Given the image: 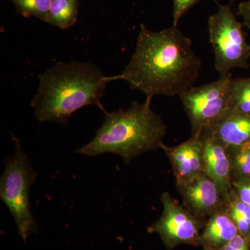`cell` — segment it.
Instances as JSON below:
<instances>
[{
	"mask_svg": "<svg viewBox=\"0 0 250 250\" xmlns=\"http://www.w3.org/2000/svg\"><path fill=\"white\" fill-rule=\"evenodd\" d=\"M161 149L170 159L177 185L205 172L201 136H192L175 147H169L164 144Z\"/></svg>",
	"mask_w": 250,
	"mask_h": 250,
	"instance_id": "30bf717a",
	"label": "cell"
},
{
	"mask_svg": "<svg viewBox=\"0 0 250 250\" xmlns=\"http://www.w3.org/2000/svg\"><path fill=\"white\" fill-rule=\"evenodd\" d=\"M230 111L250 116V77L231 81Z\"/></svg>",
	"mask_w": 250,
	"mask_h": 250,
	"instance_id": "9a60e30c",
	"label": "cell"
},
{
	"mask_svg": "<svg viewBox=\"0 0 250 250\" xmlns=\"http://www.w3.org/2000/svg\"><path fill=\"white\" fill-rule=\"evenodd\" d=\"M39 89L31 106L41 123L66 124L72 113L101 103L106 85L111 82L98 66L87 62H59L39 76Z\"/></svg>",
	"mask_w": 250,
	"mask_h": 250,
	"instance_id": "7a4b0ae2",
	"label": "cell"
},
{
	"mask_svg": "<svg viewBox=\"0 0 250 250\" xmlns=\"http://www.w3.org/2000/svg\"><path fill=\"white\" fill-rule=\"evenodd\" d=\"M238 228L230 215L221 209L210 217L202 232V246L220 249L238 235Z\"/></svg>",
	"mask_w": 250,
	"mask_h": 250,
	"instance_id": "7c38bea8",
	"label": "cell"
},
{
	"mask_svg": "<svg viewBox=\"0 0 250 250\" xmlns=\"http://www.w3.org/2000/svg\"><path fill=\"white\" fill-rule=\"evenodd\" d=\"M12 138L16 152L4 161L5 169L0 178V197L12 215L20 236L25 241L37 232L30 208L31 188L37 172L27 154L22 152L20 140L14 135Z\"/></svg>",
	"mask_w": 250,
	"mask_h": 250,
	"instance_id": "277c9868",
	"label": "cell"
},
{
	"mask_svg": "<svg viewBox=\"0 0 250 250\" xmlns=\"http://www.w3.org/2000/svg\"><path fill=\"white\" fill-rule=\"evenodd\" d=\"M192 44L177 26L154 31L142 23L129 62L110 80L126 81L131 89L150 100L156 95L179 96L192 86L201 70Z\"/></svg>",
	"mask_w": 250,
	"mask_h": 250,
	"instance_id": "6da1fadb",
	"label": "cell"
},
{
	"mask_svg": "<svg viewBox=\"0 0 250 250\" xmlns=\"http://www.w3.org/2000/svg\"><path fill=\"white\" fill-rule=\"evenodd\" d=\"M232 74L218 80L190 87L179 95L191 124L192 136H200L230 111Z\"/></svg>",
	"mask_w": 250,
	"mask_h": 250,
	"instance_id": "8992f818",
	"label": "cell"
},
{
	"mask_svg": "<svg viewBox=\"0 0 250 250\" xmlns=\"http://www.w3.org/2000/svg\"><path fill=\"white\" fill-rule=\"evenodd\" d=\"M208 129L228 147L250 142V116L229 111Z\"/></svg>",
	"mask_w": 250,
	"mask_h": 250,
	"instance_id": "8fae6325",
	"label": "cell"
},
{
	"mask_svg": "<svg viewBox=\"0 0 250 250\" xmlns=\"http://www.w3.org/2000/svg\"><path fill=\"white\" fill-rule=\"evenodd\" d=\"M177 186L187 209L197 218L210 217L226 207L218 185L205 172Z\"/></svg>",
	"mask_w": 250,
	"mask_h": 250,
	"instance_id": "ba28073f",
	"label": "cell"
},
{
	"mask_svg": "<svg viewBox=\"0 0 250 250\" xmlns=\"http://www.w3.org/2000/svg\"><path fill=\"white\" fill-rule=\"evenodd\" d=\"M78 0H52L47 22L62 29H68L77 22Z\"/></svg>",
	"mask_w": 250,
	"mask_h": 250,
	"instance_id": "4fadbf2b",
	"label": "cell"
},
{
	"mask_svg": "<svg viewBox=\"0 0 250 250\" xmlns=\"http://www.w3.org/2000/svg\"><path fill=\"white\" fill-rule=\"evenodd\" d=\"M200 136L203 143L204 170L218 185L226 200L232 188L228 147L208 129L205 130Z\"/></svg>",
	"mask_w": 250,
	"mask_h": 250,
	"instance_id": "9c48e42d",
	"label": "cell"
},
{
	"mask_svg": "<svg viewBox=\"0 0 250 250\" xmlns=\"http://www.w3.org/2000/svg\"><path fill=\"white\" fill-rule=\"evenodd\" d=\"M238 15L243 19V25L250 29V0L240 3L238 5Z\"/></svg>",
	"mask_w": 250,
	"mask_h": 250,
	"instance_id": "ffe728a7",
	"label": "cell"
},
{
	"mask_svg": "<svg viewBox=\"0 0 250 250\" xmlns=\"http://www.w3.org/2000/svg\"><path fill=\"white\" fill-rule=\"evenodd\" d=\"M231 187L236 196L250 206V179L233 181Z\"/></svg>",
	"mask_w": 250,
	"mask_h": 250,
	"instance_id": "ac0fdd59",
	"label": "cell"
},
{
	"mask_svg": "<svg viewBox=\"0 0 250 250\" xmlns=\"http://www.w3.org/2000/svg\"><path fill=\"white\" fill-rule=\"evenodd\" d=\"M152 100L134 102L127 109L107 112L95 137L77 153L98 156L112 153L129 164L140 154L162 147L167 125L151 108Z\"/></svg>",
	"mask_w": 250,
	"mask_h": 250,
	"instance_id": "3957f363",
	"label": "cell"
},
{
	"mask_svg": "<svg viewBox=\"0 0 250 250\" xmlns=\"http://www.w3.org/2000/svg\"><path fill=\"white\" fill-rule=\"evenodd\" d=\"M201 0H172V25L177 26L184 14Z\"/></svg>",
	"mask_w": 250,
	"mask_h": 250,
	"instance_id": "e0dca14e",
	"label": "cell"
},
{
	"mask_svg": "<svg viewBox=\"0 0 250 250\" xmlns=\"http://www.w3.org/2000/svg\"><path fill=\"white\" fill-rule=\"evenodd\" d=\"M233 181L250 179V142L228 147Z\"/></svg>",
	"mask_w": 250,
	"mask_h": 250,
	"instance_id": "5bb4252c",
	"label": "cell"
},
{
	"mask_svg": "<svg viewBox=\"0 0 250 250\" xmlns=\"http://www.w3.org/2000/svg\"><path fill=\"white\" fill-rule=\"evenodd\" d=\"M23 17L33 16L47 22L52 0H11Z\"/></svg>",
	"mask_w": 250,
	"mask_h": 250,
	"instance_id": "2e32d148",
	"label": "cell"
},
{
	"mask_svg": "<svg viewBox=\"0 0 250 250\" xmlns=\"http://www.w3.org/2000/svg\"><path fill=\"white\" fill-rule=\"evenodd\" d=\"M250 238L238 233L225 246L216 250H250Z\"/></svg>",
	"mask_w": 250,
	"mask_h": 250,
	"instance_id": "d6986e66",
	"label": "cell"
},
{
	"mask_svg": "<svg viewBox=\"0 0 250 250\" xmlns=\"http://www.w3.org/2000/svg\"><path fill=\"white\" fill-rule=\"evenodd\" d=\"M243 24L228 5L218 3V11L208 18L209 40L214 53L215 68L220 76L235 68H248L250 45Z\"/></svg>",
	"mask_w": 250,
	"mask_h": 250,
	"instance_id": "5b68a950",
	"label": "cell"
},
{
	"mask_svg": "<svg viewBox=\"0 0 250 250\" xmlns=\"http://www.w3.org/2000/svg\"><path fill=\"white\" fill-rule=\"evenodd\" d=\"M162 215L149 231L159 234L166 248L172 250L182 245L202 246L203 226L200 219L177 203L165 192L161 197Z\"/></svg>",
	"mask_w": 250,
	"mask_h": 250,
	"instance_id": "52a82bcc",
	"label": "cell"
},
{
	"mask_svg": "<svg viewBox=\"0 0 250 250\" xmlns=\"http://www.w3.org/2000/svg\"><path fill=\"white\" fill-rule=\"evenodd\" d=\"M204 250H216L214 248H211V247L208 246H203Z\"/></svg>",
	"mask_w": 250,
	"mask_h": 250,
	"instance_id": "44dd1931",
	"label": "cell"
}]
</instances>
